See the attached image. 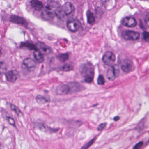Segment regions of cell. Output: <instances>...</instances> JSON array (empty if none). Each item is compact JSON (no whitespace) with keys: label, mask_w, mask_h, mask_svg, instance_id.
<instances>
[{"label":"cell","mask_w":149,"mask_h":149,"mask_svg":"<svg viewBox=\"0 0 149 149\" xmlns=\"http://www.w3.org/2000/svg\"><path fill=\"white\" fill-rule=\"evenodd\" d=\"M61 8L59 3L54 1L48 2L42 13V17L44 20H49L54 18L61 12Z\"/></svg>","instance_id":"6da1fadb"},{"label":"cell","mask_w":149,"mask_h":149,"mask_svg":"<svg viewBox=\"0 0 149 149\" xmlns=\"http://www.w3.org/2000/svg\"><path fill=\"white\" fill-rule=\"evenodd\" d=\"M81 74L84 77V81L87 83H90L93 81L94 76V67L92 64H86L82 67Z\"/></svg>","instance_id":"7a4b0ae2"},{"label":"cell","mask_w":149,"mask_h":149,"mask_svg":"<svg viewBox=\"0 0 149 149\" xmlns=\"http://www.w3.org/2000/svg\"><path fill=\"white\" fill-rule=\"evenodd\" d=\"M119 66L116 65L110 66L107 72V76L110 81H113L120 74Z\"/></svg>","instance_id":"3957f363"},{"label":"cell","mask_w":149,"mask_h":149,"mask_svg":"<svg viewBox=\"0 0 149 149\" xmlns=\"http://www.w3.org/2000/svg\"><path fill=\"white\" fill-rule=\"evenodd\" d=\"M102 62L106 65L112 66L116 61V56L113 53L110 51L105 52L102 58Z\"/></svg>","instance_id":"277c9868"},{"label":"cell","mask_w":149,"mask_h":149,"mask_svg":"<svg viewBox=\"0 0 149 149\" xmlns=\"http://www.w3.org/2000/svg\"><path fill=\"white\" fill-rule=\"evenodd\" d=\"M123 39L128 41H136L140 38V33L133 31H124L122 33Z\"/></svg>","instance_id":"5b68a950"},{"label":"cell","mask_w":149,"mask_h":149,"mask_svg":"<svg viewBox=\"0 0 149 149\" xmlns=\"http://www.w3.org/2000/svg\"><path fill=\"white\" fill-rule=\"evenodd\" d=\"M36 45L37 50L40 52L43 55H48L51 52L52 49L50 47L44 43L38 42Z\"/></svg>","instance_id":"8992f818"},{"label":"cell","mask_w":149,"mask_h":149,"mask_svg":"<svg viewBox=\"0 0 149 149\" xmlns=\"http://www.w3.org/2000/svg\"><path fill=\"white\" fill-rule=\"evenodd\" d=\"M121 69L124 72L127 73L132 71L134 69L133 62L130 59H124L122 62Z\"/></svg>","instance_id":"52a82bcc"},{"label":"cell","mask_w":149,"mask_h":149,"mask_svg":"<svg viewBox=\"0 0 149 149\" xmlns=\"http://www.w3.org/2000/svg\"><path fill=\"white\" fill-rule=\"evenodd\" d=\"M67 28L70 31L72 32H76L79 30L81 27V24L78 20H72L67 23Z\"/></svg>","instance_id":"ba28073f"},{"label":"cell","mask_w":149,"mask_h":149,"mask_svg":"<svg viewBox=\"0 0 149 149\" xmlns=\"http://www.w3.org/2000/svg\"><path fill=\"white\" fill-rule=\"evenodd\" d=\"M19 72L16 70H11L6 73V77L9 82H15L19 78Z\"/></svg>","instance_id":"9c48e42d"},{"label":"cell","mask_w":149,"mask_h":149,"mask_svg":"<svg viewBox=\"0 0 149 149\" xmlns=\"http://www.w3.org/2000/svg\"><path fill=\"white\" fill-rule=\"evenodd\" d=\"M70 91V86L67 85H59L56 89V94L58 95L67 94Z\"/></svg>","instance_id":"30bf717a"},{"label":"cell","mask_w":149,"mask_h":149,"mask_svg":"<svg viewBox=\"0 0 149 149\" xmlns=\"http://www.w3.org/2000/svg\"><path fill=\"white\" fill-rule=\"evenodd\" d=\"M122 24L124 26L130 28H134L137 24V22L134 17H127L123 20Z\"/></svg>","instance_id":"8fae6325"},{"label":"cell","mask_w":149,"mask_h":149,"mask_svg":"<svg viewBox=\"0 0 149 149\" xmlns=\"http://www.w3.org/2000/svg\"><path fill=\"white\" fill-rule=\"evenodd\" d=\"M74 10V7L71 3L66 2L65 3L62 8L61 10L66 15H69L72 13Z\"/></svg>","instance_id":"7c38bea8"},{"label":"cell","mask_w":149,"mask_h":149,"mask_svg":"<svg viewBox=\"0 0 149 149\" xmlns=\"http://www.w3.org/2000/svg\"><path fill=\"white\" fill-rule=\"evenodd\" d=\"M10 21L13 23L18 24H24L25 23V20L21 17L15 15H12L10 17Z\"/></svg>","instance_id":"4fadbf2b"},{"label":"cell","mask_w":149,"mask_h":149,"mask_svg":"<svg viewBox=\"0 0 149 149\" xmlns=\"http://www.w3.org/2000/svg\"><path fill=\"white\" fill-rule=\"evenodd\" d=\"M24 65L29 69H32L35 68L36 66V62L32 58H25L23 61Z\"/></svg>","instance_id":"5bb4252c"},{"label":"cell","mask_w":149,"mask_h":149,"mask_svg":"<svg viewBox=\"0 0 149 149\" xmlns=\"http://www.w3.org/2000/svg\"><path fill=\"white\" fill-rule=\"evenodd\" d=\"M31 4L32 7L36 10L38 11L41 10L43 8L42 3L39 0H32L31 1Z\"/></svg>","instance_id":"9a60e30c"},{"label":"cell","mask_w":149,"mask_h":149,"mask_svg":"<svg viewBox=\"0 0 149 149\" xmlns=\"http://www.w3.org/2000/svg\"><path fill=\"white\" fill-rule=\"evenodd\" d=\"M34 56L36 61L39 63H43L44 61L43 55L38 50H36L34 51Z\"/></svg>","instance_id":"2e32d148"},{"label":"cell","mask_w":149,"mask_h":149,"mask_svg":"<svg viewBox=\"0 0 149 149\" xmlns=\"http://www.w3.org/2000/svg\"><path fill=\"white\" fill-rule=\"evenodd\" d=\"M20 47L21 48L24 47V48H26L29 50H37V49L36 47V45L31 43L29 42H22L21 43Z\"/></svg>","instance_id":"e0dca14e"},{"label":"cell","mask_w":149,"mask_h":149,"mask_svg":"<svg viewBox=\"0 0 149 149\" xmlns=\"http://www.w3.org/2000/svg\"><path fill=\"white\" fill-rule=\"evenodd\" d=\"M87 18L88 22L89 24H93L95 21V18L93 14L90 10H88L87 12Z\"/></svg>","instance_id":"ac0fdd59"},{"label":"cell","mask_w":149,"mask_h":149,"mask_svg":"<svg viewBox=\"0 0 149 149\" xmlns=\"http://www.w3.org/2000/svg\"><path fill=\"white\" fill-rule=\"evenodd\" d=\"M36 99L37 102L40 104H45V103H48L49 102V99L43 97L42 95H38V96H37Z\"/></svg>","instance_id":"d6986e66"},{"label":"cell","mask_w":149,"mask_h":149,"mask_svg":"<svg viewBox=\"0 0 149 149\" xmlns=\"http://www.w3.org/2000/svg\"><path fill=\"white\" fill-rule=\"evenodd\" d=\"M95 140H96V138H94L93 139H92L91 141H89L87 143H86V144L84 145L83 147H82L81 149H88V148H90L93 144L94 143L95 141Z\"/></svg>","instance_id":"ffe728a7"},{"label":"cell","mask_w":149,"mask_h":149,"mask_svg":"<svg viewBox=\"0 0 149 149\" xmlns=\"http://www.w3.org/2000/svg\"><path fill=\"white\" fill-rule=\"evenodd\" d=\"M58 58L61 62H65L69 59V56L67 54H60Z\"/></svg>","instance_id":"44dd1931"},{"label":"cell","mask_w":149,"mask_h":149,"mask_svg":"<svg viewBox=\"0 0 149 149\" xmlns=\"http://www.w3.org/2000/svg\"><path fill=\"white\" fill-rule=\"evenodd\" d=\"M7 70V67L4 63L0 61V74L5 72Z\"/></svg>","instance_id":"7402d4cb"},{"label":"cell","mask_w":149,"mask_h":149,"mask_svg":"<svg viewBox=\"0 0 149 149\" xmlns=\"http://www.w3.org/2000/svg\"><path fill=\"white\" fill-rule=\"evenodd\" d=\"M10 107H11L12 110H13L17 115L19 116H21V115L22 114V112H21L20 109H19L17 107H16L15 105H12V104H11V105H10Z\"/></svg>","instance_id":"603a6c76"},{"label":"cell","mask_w":149,"mask_h":149,"mask_svg":"<svg viewBox=\"0 0 149 149\" xmlns=\"http://www.w3.org/2000/svg\"><path fill=\"white\" fill-rule=\"evenodd\" d=\"M97 83H98V85H103L105 84V80L103 75L102 74H100L99 75L98 79H97Z\"/></svg>","instance_id":"cb8c5ba5"},{"label":"cell","mask_w":149,"mask_h":149,"mask_svg":"<svg viewBox=\"0 0 149 149\" xmlns=\"http://www.w3.org/2000/svg\"><path fill=\"white\" fill-rule=\"evenodd\" d=\"M73 69V67L71 65L68 64L65 65L63 67V70L65 71H69L72 70Z\"/></svg>","instance_id":"d4e9b609"},{"label":"cell","mask_w":149,"mask_h":149,"mask_svg":"<svg viewBox=\"0 0 149 149\" xmlns=\"http://www.w3.org/2000/svg\"><path fill=\"white\" fill-rule=\"evenodd\" d=\"M143 38L144 41L147 42H149V32L144 31L143 33Z\"/></svg>","instance_id":"484cf974"},{"label":"cell","mask_w":149,"mask_h":149,"mask_svg":"<svg viewBox=\"0 0 149 149\" xmlns=\"http://www.w3.org/2000/svg\"><path fill=\"white\" fill-rule=\"evenodd\" d=\"M107 126V123H101L99 125V126L98 127V131H102L103 130L105 127Z\"/></svg>","instance_id":"4316f807"},{"label":"cell","mask_w":149,"mask_h":149,"mask_svg":"<svg viewBox=\"0 0 149 149\" xmlns=\"http://www.w3.org/2000/svg\"><path fill=\"white\" fill-rule=\"evenodd\" d=\"M7 120H8V122L10 125H11V126H15V120L13 118L10 117H8L7 118Z\"/></svg>","instance_id":"83f0119b"},{"label":"cell","mask_w":149,"mask_h":149,"mask_svg":"<svg viewBox=\"0 0 149 149\" xmlns=\"http://www.w3.org/2000/svg\"><path fill=\"white\" fill-rule=\"evenodd\" d=\"M143 144V142H140L134 147V149H140Z\"/></svg>","instance_id":"f1b7e54d"},{"label":"cell","mask_w":149,"mask_h":149,"mask_svg":"<svg viewBox=\"0 0 149 149\" xmlns=\"http://www.w3.org/2000/svg\"><path fill=\"white\" fill-rule=\"evenodd\" d=\"M145 22L146 25L149 27V14L146 16L145 18Z\"/></svg>","instance_id":"f546056e"},{"label":"cell","mask_w":149,"mask_h":149,"mask_svg":"<svg viewBox=\"0 0 149 149\" xmlns=\"http://www.w3.org/2000/svg\"><path fill=\"white\" fill-rule=\"evenodd\" d=\"M119 120H120V117L118 116H116V117H114V120L115 121H117Z\"/></svg>","instance_id":"4dcf8cb0"},{"label":"cell","mask_w":149,"mask_h":149,"mask_svg":"<svg viewBox=\"0 0 149 149\" xmlns=\"http://www.w3.org/2000/svg\"><path fill=\"white\" fill-rule=\"evenodd\" d=\"M2 49L0 47V56H1V55H2Z\"/></svg>","instance_id":"1f68e13d"}]
</instances>
